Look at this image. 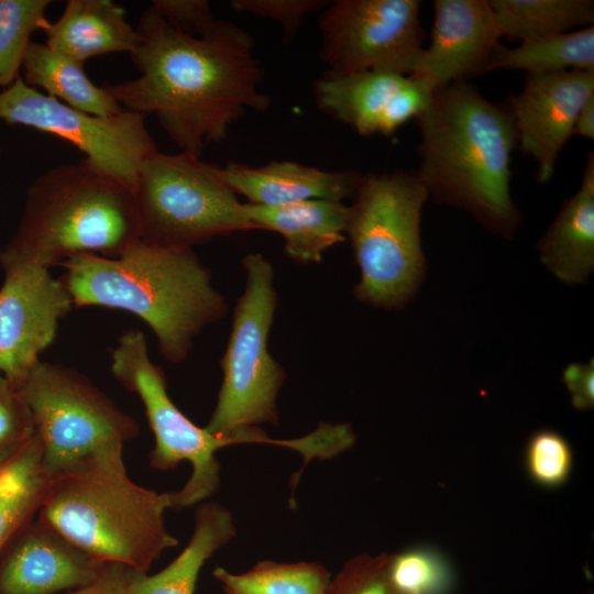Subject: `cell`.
I'll list each match as a JSON object with an SVG mask.
<instances>
[{
  "label": "cell",
  "mask_w": 594,
  "mask_h": 594,
  "mask_svg": "<svg viewBox=\"0 0 594 594\" xmlns=\"http://www.w3.org/2000/svg\"><path fill=\"white\" fill-rule=\"evenodd\" d=\"M592 96L594 70L528 74L521 91L510 96L516 142L536 162L539 183L553 176L578 113Z\"/></svg>",
  "instance_id": "5bb4252c"
},
{
  "label": "cell",
  "mask_w": 594,
  "mask_h": 594,
  "mask_svg": "<svg viewBox=\"0 0 594 594\" xmlns=\"http://www.w3.org/2000/svg\"><path fill=\"white\" fill-rule=\"evenodd\" d=\"M324 0H233L231 7L239 12L272 19L282 25L284 38L290 40L306 15L321 11Z\"/></svg>",
  "instance_id": "d6a6232c"
},
{
  "label": "cell",
  "mask_w": 594,
  "mask_h": 594,
  "mask_svg": "<svg viewBox=\"0 0 594 594\" xmlns=\"http://www.w3.org/2000/svg\"><path fill=\"white\" fill-rule=\"evenodd\" d=\"M326 594H400L387 574V553H360L330 579Z\"/></svg>",
  "instance_id": "4dcf8cb0"
},
{
  "label": "cell",
  "mask_w": 594,
  "mask_h": 594,
  "mask_svg": "<svg viewBox=\"0 0 594 594\" xmlns=\"http://www.w3.org/2000/svg\"><path fill=\"white\" fill-rule=\"evenodd\" d=\"M213 576L224 594H326L332 575L315 561L263 560L241 573L217 566Z\"/></svg>",
  "instance_id": "4316f807"
},
{
  "label": "cell",
  "mask_w": 594,
  "mask_h": 594,
  "mask_svg": "<svg viewBox=\"0 0 594 594\" xmlns=\"http://www.w3.org/2000/svg\"><path fill=\"white\" fill-rule=\"evenodd\" d=\"M427 199L416 173L364 174L345 229L360 270L358 300L399 309L416 295L426 272L420 222Z\"/></svg>",
  "instance_id": "8992f818"
},
{
  "label": "cell",
  "mask_w": 594,
  "mask_h": 594,
  "mask_svg": "<svg viewBox=\"0 0 594 594\" xmlns=\"http://www.w3.org/2000/svg\"><path fill=\"white\" fill-rule=\"evenodd\" d=\"M253 230L284 239V251L299 264L319 263L328 249L345 241L349 206L342 201L307 200L279 207L244 204Z\"/></svg>",
  "instance_id": "ffe728a7"
},
{
  "label": "cell",
  "mask_w": 594,
  "mask_h": 594,
  "mask_svg": "<svg viewBox=\"0 0 594 594\" xmlns=\"http://www.w3.org/2000/svg\"><path fill=\"white\" fill-rule=\"evenodd\" d=\"M46 44L85 64L109 53H132L139 33L112 0H68L61 16L44 31Z\"/></svg>",
  "instance_id": "44dd1931"
},
{
  "label": "cell",
  "mask_w": 594,
  "mask_h": 594,
  "mask_svg": "<svg viewBox=\"0 0 594 594\" xmlns=\"http://www.w3.org/2000/svg\"><path fill=\"white\" fill-rule=\"evenodd\" d=\"M594 139V96L590 97L580 109L575 119L573 135Z\"/></svg>",
  "instance_id": "8d00e7d4"
},
{
  "label": "cell",
  "mask_w": 594,
  "mask_h": 594,
  "mask_svg": "<svg viewBox=\"0 0 594 594\" xmlns=\"http://www.w3.org/2000/svg\"><path fill=\"white\" fill-rule=\"evenodd\" d=\"M167 509L170 492L131 481L118 452L51 479L36 516L94 560L147 573L178 543L165 526Z\"/></svg>",
  "instance_id": "277c9868"
},
{
  "label": "cell",
  "mask_w": 594,
  "mask_h": 594,
  "mask_svg": "<svg viewBox=\"0 0 594 594\" xmlns=\"http://www.w3.org/2000/svg\"><path fill=\"white\" fill-rule=\"evenodd\" d=\"M525 70L528 74L594 70V26L521 41L493 52L486 72Z\"/></svg>",
  "instance_id": "d4e9b609"
},
{
  "label": "cell",
  "mask_w": 594,
  "mask_h": 594,
  "mask_svg": "<svg viewBox=\"0 0 594 594\" xmlns=\"http://www.w3.org/2000/svg\"><path fill=\"white\" fill-rule=\"evenodd\" d=\"M111 372L144 406L155 444L150 452L153 469L168 471L187 461L193 470L186 484L170 492V509L191 507L211 497L220 485L216 453L238 439L215 436L187 418L170 399L164 371L152 362L146 339L139 330L121 334L111 350Z\"/></svg>",
  "instance_id": "30bf717a"
},
{
  "label": "cell",
  "mask_w": 594,
  "mask_h": 594,
  "mask_svg": "<svg viewBox=\"0 0 594 594\" xmlns=\"http://www.w3.org/2000/svg\"><path fill=\"white\" fill-rule=\"evenodd\" d=\"M387 574L400 594H451L457 581L447 556L426 544L387 553Z\"/></svg>",
  "instance_id": "83f0119b"
},
{
  "label": "cell",
  "mask_w": 594,
  "mask_h": 594,
  "mask_svg": "<svg viewBox=\"0 0 594 594\" xmlns=\"http://www.w3.org/2000/svg\"><path fill=\"white\" fill-rule=\"evenodd\" d=\"M151 8L172 28L187 35H201L216 21L206 0H154Z\"/></svg>",
  "instance_id": "836d02e7"
},
{
  "label": "cell",
  "mask_w": 594,
  "mask_h": 594,
  "mask_svg": "<svg viewBox=\"0 0 594 594\" xmlns=\"http://www.w3.org/2000/svg\"><path fill=\"white\" fill-rule=\"evenodd\" d=\"M50 0H0V89L9 87L22 68L31 36L45 31Z\"/></svg>",
  "instance_id": "f1b7e54d"
},
{
  "label": "cell",
  "mask_w": 594,
  "mask_h": 594,
  "mask_svg": "<svg viewBox=\"0 0 594 594\" xmlns=\"http://www.w3.org/2000/svg\"><path fill=\"white\" fill-rule=\"evenodd\" d=\"M501 37L488 0H436L431 40L410 76L432 90L477 76Z\"/></svg>",
  "instance_id": "2e32d148"
},
{
  "label": "cell",
  "mask_w": 594,
  "mask_h": 594,
  "mask_svg": "<svg viewBox=\"0 0 594 594\" xmlns=\"http://www.w3.org/2000/svg\"><path fill=\"white\" fill-rule=\"evenodd\" d=\"M419 0H336L321 10L320 57L333 74L411 75L422 53Z\"/></svg>",
  "instance_id": "7c38bea8"
},
{
  "label": "cell",
  "mask_w": 594,
  "mask_h": 594,
  "mask_svg": "<svg viewBox=\"0 0 594 594\" xmlns=\"http://www.w3.org/2000/svg\"><path fill=\"white\" fill-rule=\"evenodd\" d=\"M28 404L51 479L122 452L139 424L76 370L40 361L18 389Z\"/></svg>",
  "instance_id": "9c48e42d"
},
{
  "label": "cell",
  "mask_w": 594,
  "mask_h": 594,
  "mask_svg": "<svg viewBox=\"0 0 594 594\" xmlns=\"http://www.w3.org/2000/svg\"><path fill=\"white\" fill-rule=\"evenodd\" d=\"M235 532L227 507L215 502L201 503L187 546L168 565L152 575L129 569L131 594H195L204 564L229 543Z\"/></svg>",
  "instance_id": "7402d4cb"
},
{
  "label": "cell",
  "mask_w": 594,
  "mask_h": 594,
  "mask_svg": "<svg viewBox=\"0 0 594 594\" xmlns=\"http://www.w3.org/2000/svg\"><path fill=\"white\" fill-rule=\"evenodd\" d=\"M128 573L121 563H105L94 581L62 594H131Z\"/></svg>",
  "instance_id": "d590c367"
},
{
  "label": "cell",
  "mask_w": 594,
  "mask_h": 594,
  "mask_svg": "<svg viewBox=\"0 0 594 594\" xmlns=\"http://www.w3.org/2000/svg\"><path fill=\"white\" fill-rule=\"evenodd\" d=\"M0 120L68 141L132 190L141 164L157 151L144 114L127 109L112 117L90 114L38 91L21 76L0 90Z\"/></svg>",
  "instance_id": "8fae6325"
},
{
  "label": "cell",
  "mask_w": 594,
  "mask_h": 594,
  "mask_svg": "<svg viewBox=\"0 0 594 594\" xmlns=\"http://www.w3.org/2000/svg\"><path fill=\"white\" fill-rule=\"evenodd\" d=\"M583 594H594L593 590H588L586 592H584Z\"/></svg>",
  "instance_id": "74e56055"
},
{
  "label": "cell",
  "mask_w": 594,
  "mask_h": 594,
  "mask_svg": "<svg viewBox=\"0 0 594 594\" xmlns=\"http://www.w3.org/2000/svg\"><path fill=\"white\" fill-rule=\"evenodd\" d=\"M417 122L416 174L428 198L464 209L492 233L510 239L521 216L510 195L517 142L508 108L460 80L436 89Z\"/></svg>",
  "instance_id": "7a4b0ae2"
},
{
  "label": "cell",
  "mask_w": 594,
  "mask_h": 594,
  "mask_svg": "<svg viewBox=\"0 0 594 594\" xmlns=\"http://www.w3.org/2000/svg\"><path fill=\"white\" fill-rule=\"evenodd\" d=\"M502 36L521 41L593 25L592 0H488Z\"/></svg>",
  "instance_id": "484cf974"
},
{
  "label": "cell",
  "mask_w": 594,
  "mask_h": 594,
  "mask_svg": "<svg viewBox=\"0 0 594 594\" xmlns=\"http://www.w3.org/2000/svg\"><path fill=\"white\" fill-rule=\"evenodd\" d=\"M540 262L568 285L587 282L594 271V155L587 154L578 191L564 200L537 243Z\"/></svg>",
  "instance_id": "d6986e66"
},
{
  "label": "cell",
  "mask_w": 594,
  "mask_h": 594,
  "mask_svg": "<svg viewBox=\"0 0 594 594\" xmlns=\"http://www.w3.org/2000/svg\"><path fill=\"white\" fill-rule=\"evenodd\" d=\"M574 465L573 449L557 430L534 431L525 446L524 466L529 480L544 490H557L569 481Z\"/></svg>",
  "instance_id": "f546056e"
},
{
  "label": "cell",
  "mask_w": 594,
  "mask_h": 594,
  "mask_svg": "<svg viewBox=\"0 0 594 594\" xmlns=\"http://www.w3.org/2000/svg\"><path fill=\"white\" fill-rule=\"evenodd\" d=\"M218 174L249 204L279 207L307 200L342 201L354 196L364 174L356 170H326L292 161H272L262 166L228 163Z\"/></svg>",
  "instance_id": "ac0fdd59"
},
{
  "label": "cell",
  "mask_w": 594,
  "mask_h": 594,
  "mask_svg": "<svg viewBox=\"0 0 594 594\" xmlns=\"http://www.w3.org/2000/svg\"><path fill=\"white\" fill-rule=\"evenodd\" d=\"M51 483L35 435L0 463V551L36 517Z\"/></svg>",
  "instance_id": "cb8c5ba5"
},
{
  "label": "cell",
  "mask_w": 594,
  "mask_h": 594,
  "mask_svg": "<svg viewBox=\"0 0 594 594\" xmlns=\"http://www.w3.org/2000/svg\"><path fill=\"white\" fill-rule=\"evenodd\" d=\"M34 435V418L28 404L0 373V463Z\"/></svg>",
  "instance_id": "1f68e13d"
},
{
  "label": "cell",
  "mask_w": 594,
  "mask_h": 594,
  "mask_svg": "<svg viewBox=\"0 0 594 594\" xmlns=\"http://www.w3.org/2000/svg\"><path fill=\"white\" fill-rule=\"evenodd\" d=\"M61 279L74 306L125 310L142 319L165 360H186L195 338L229 311L226 296L194 249H170L139 241L110 258L79 253L61 261Z\"/></svg>",
  "instance_id": "3957f363"
},
{
  "label": "cell",
  "mask_w": 594,
  "mask_h": 594,
  "mask_svg": "<svg viewBox=\"0 0 594 594\" xmlns=\"http://www.w3.org/2000/svg\"><path fill=\"white\" fill-rule=\"evenodd\" d=\"M84 65L52 48L31 41L22 63L25 84L42 88L46 95L81 111L112 117L125 109L103 87L87 76Z\"/></svg>",
  "instance_id": "603a6c76"
},
{
  "label": "cell",
  "mask_w": 594,
  "mask_h": 594,
  "mask_svg": "<svg viewBox=\"0 0 594 594\" xmlns=\"http://www.w3.org/2000/svg\"><path fill=\"white\" fill-rule=\"evenodd\" d=\"M562 381L568 388L574 409L594 408V359L585 363H571L562 373Z\"/></svg>",
  "instance_id": "e575fe53"
},
{
  "label": "cell",
  "mask_w": 594,
  "mask_h": 594,
  "mask_svg": "<svg viewBox=\"0 0 594 594\" xmlns=\"http://www.w3.org/2000/svg\"><path fill=\"white\" fill-rule=\"evenodd\" d=\"M245 287L238 298L232 329L221 359L222 384L217 404L205 427L215 436L242 443H273L289 448L288 439H271L258 429L278 425L277 397L285 382L283 366L267 349L277 308L274 268L261 253L242 261Z\"/></svg>",
  "instance_id": "52a82bcc"
},
{
  "label": "cell",
  "mask_w": 594,
  "mask_h": 594,
  "mask_svg": "<svg viewBox=\"0 0 594 594\" xmlns=\"http://www.w3.org/2000/svg\"><path fill=\"white\" fill-rule=\"evenodd\" d=\"M141 241L132 188L84 157L40 175L0 254L45 267L70 255L114 258Z\"/></svg>",
  "instance_id": "5b68a950"
},
{
  "label": "cell",
  "mask_w": 594,
  "mask_h": 594,
  "mask_svg": "<svg viewBox=\"0 0 594 594\" xmlns=\"http://www.w3.org/2000/svg\"><path fill=\"white\" fill-rule=\"evenodd\" d=\"M133 194L141 241L150 245L193 249L219 235L253 230L244 204L221 179L218 165L189 152L147 156Z\"/></svg>",
  "instance_id": "ba28073f"
},
{
  "label": "cell",
  "mask_w": 594,
  "mask_h": 594,
  "mask_svg": "<svg viewBox=\"0 0 594 594\" xmlns=\"http://www.w3.org/2000/svg\"><path fill=\"white\" fill-rule=\"evenodd\" d=\"M0 373L19 389L74 306L48 267L0 254Z\"/></svg>",
  "instance_id": "4fadbf2b"
},
{
  "label": "cell",
  "mask_w": 594,
  "mask_h": 594,
  "mask_svg": "<svg viewBox=\"0 0 594 594\" xmlns=\"http://www.w3.org/2000/svg\"><path fill=\"white\" fill-rule=\"evenodd\" d=\"M103 565L36 516L0 551V594H62L94 581Z\"/></svg>",
  "instance_id": "e0dca14e"
},
{
  "label": "cell",
  "mask_w": 594,
  "mask_h": 594,
  "mask_svg": "<svg viewBox=\"0 0 594 594\" xmlns=\"http://www.w3.org/2000/svg\"><path fill=\"white\" fill-rule=\"evenodd\" d=\"M136 31L139 44L130 55L140 76L102 86L124 109L154 113L182 151L200 156L207 144L226 139L248 110L268 108L254 41L233 22L216 20L193 36L150 7Z\"/></svg>",
  "instance_id": "6da1fadb"
},
{
  "label": "cell",
  "mask_w": 594,
  "mask_h": 594,
  "mask_svg": "<svg viewBox=\"0 0 594 594\" xmlns=\"http://www.w3.org/2000/svg\"><path fill=\"white\" fill-rule=\"evenodd\" d=\"M435 90L389 70L326 72L314 82L316 105L361 135H392L428 107Z\"/></svg>",
  "instance_id": "9a60e30c"
}]
</instances>
